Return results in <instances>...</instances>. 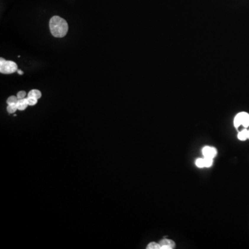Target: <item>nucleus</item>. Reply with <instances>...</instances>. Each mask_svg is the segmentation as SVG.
Segmentation results:
<instances>
[{
    "label": "nucleus",
    "mask_w": 249,
    "mask_h": 249,
    "mask_svg": "<svg viewBox=\"0 0 249 249\" xmlns=\"http://www.w3.org/2000/svg\"><path fill=\"white\" fill-rule=\"evenodd\" d=\"M50 30L53 36L63 38L68 32L69 26L67 21L59 16H54L49 22Z\"/></svg>",
    "instance_id": "nucleus-1"
},
{
    "label": "nucleus",
    "mask_w": 249,
    "mask_h": 249,
    "mask_svg": "<svg viewBox=\"0 0 249 249\" xmlns=\"http://www.w3.org/2000/svg\"><path fill=\"white\" fill-rule=\"evenodd\" d=\"M17 70V64L13 61L0 59V72L4 74H11Z\"/></svg>",
    "instance_id": "nucleus-2"
},
{
    "label": "nucleus",
    "mask_w": 249,
    "mask_h": 249,
    "mask_svg": "<svg viewBox=\"0 0 249 249\" xmlns=\"http://www.w3.org/2000/svg\"><path fill=\"white\" fill-rule=\"evenodd\" d=\"M243 125L245 128L249 126V114L246 112H240L235 117L234 126L236 128Z\"/></svg>",
    "instance_id": "nucleus-3"
},
{
    "label": "nucleus",
    "mask_w": 249,
    "mask_h": 249,
    "mask_svg": "<svg viewBox=\"0 0 249 249\" xmlns=\"http://www.w3.org/2000/svg\"><path fill=\"white\" fill-rule=\"evenodd\" d=\"M161 246V249H173L175 248V242L172 240L168 239H163L159 242Z\"/></svg>",
    "instance_id": "nucleus-4"
},
{
    "label": "nucleus",
    "mask_w": 249,
    "mask_h": 249,
    "mask_svg": "<svg viewBox=\"0 0 249 249\" xmlns=\"http://www.w3.org/2000/svg\"><path fill=\"white\" fill-rule=\"evenodd\" d=\"M202 153L204 157H209V158H215L217 155V150L215 148L206 146L202 150Z\"/></svg>",
    "instance_id": "nucleus-5"
},
{
    "label": "nucleus",
    "mask_w": 249,
    "mask_h": 249,
    "mask_svg": "<svg viewBox=\"0 0 249 249\" xmlns=\"http://www.w3.org/2000/svg\"><path fill=\"white\" fill-rule=\"evenodd\" d=\"M17 109L20 110V111H23V110L26 109L28 106V104L27 103V99L23 98V99L18 100V101L17 103Z\"/></svg>",
    "instance_id": "nucleus-6"
},
{
    "label": "nucleus",
    "mask_w": 249,
    "mask_h": 249,
    "mask_svg": "<svg viewBox=\"0 0 249 249\" xmlns=\"http://www.w3.org/2000/svg\"><path fill=\"white\" fill-rule=\"evenodd\" d=\"M42 96V93L38 89H33L28 93V97H33L37 99L40 98Z\"/></svg>",
    "instance_id": "nucleus-7"
},
{
    "label": "nucleus",
    "mask_w": 249,
    "mask_h": 249,
    "mask_svg": "<svg viewBox=\"0 0 249 249\" xmlns=\"http://www.w3.org/2000/svg\"><path fill=\"white\" fill-rule=\"evenodd\" d=\"M237 138L240 140H246L248 139V130L244 129L238 133Z\"/></svg>",
    "instance_id": "nucleus-8"
},
{
    "label": "nucleus",
    "mask_w": 249,
    "mask_h": 249,
    "mask_svg": "<svg viewBox=\"0 0 249 249\" xmlns=\"http://www.w3.org/2000/svg\"><path fill=\"white\" fill-rule=\"evenodd\" d=\"M17 109H18L17 103L11 104V105H9V106L7 107V111L9 114L14 113V112L16 111V110Z\"/></svg>",
    "instance_id": "nucleus-9"
},
{
    "label": "nucleus",
    "mask_w": 249,
    "mask_h": 249,
    "mask_svg": "<svg viewBox=\"0 0 249 249\" xmlns=\"http://www.w3.org/2000/svg\"><path fill=\"white\" fill-rule=\"evenodd\" d=\"M204 165L206 168H210L213 165V158H209V157H204Z\"/></svg>",
    "instance_id": "nucleus-10"
},
{
    "label": "nucleus",
    "mask_w": 249,
    "mask_h": 249,
    "mask_svg": "<svg viewBox=\"0 0 249 249\" xmlns=\"http://www.w3.org/2000/svg\"><path fill=\"white\" fill-rule=\"evenodd\" d=\"M147 248L148 249H161V246L160 244H157L156 242H151L147 246Z\"/></svg>",
    "instance_id": "nucleus-11"
},
{
    "label": "nucleus",
    "mask_w": 249,
    "mask_h": 249,
    "mask_svg": "<svg viewBox=\"0 0 249 249\" xmlns=\"http://www.w3.org/2000/svg\"><path fill=\"white\" fill-rule=\"evenodd\" d=\"M26 99H27V103L28 104V105H30V106H33L35 105H36L37 103H38V99L35 98L27 97L26 98Z\"/></svg>",
    "instance_id": "nucleus-12"
},
{
    "label": "nucleus",
    "mask_w": 249,
    "mask_h": 249,
    "mask_svg": "<svg viewBox=\"0 0 249 249\" xmlns=\"http://www.w3.org/2000/svg\"><path fill=\"white\" fill-rule=\"evenodd\" d=\"M18 101V98L17 96H12L9 97V98L7 99V104L8 105H11V104H15L17 103Z\"/></svg>",
    "instance_id": "nucleus-13"
},
{
    "label": "nucleus",
    "mask_w": 249,
    "mask_h": 249,
    "mask_svg": "<svg viewBox=\"0 0 249 249\" xmlns=\"http://www.w3.org/2000/svg\"><path fill=\"white\" fill-rule=\"evenodd\" d=\"M195 164L198 168H202L205 167V165H204V159H198L195 161Z\"/></svg>",
    "instance_id": "nucleus-14"
},
{
    "label": "nucleus",
    "mask_w": 249,
    "mask_h": 249,
    "mask_svg": "<svg viewBox=\"0 0 249 249\" xmlns=\"http://www.w3.org/2000/svg\"><path fill=\"white\" fill-rule=\"evenodd\" d=\"M26 96V93L25 91H19V92L17 93V97L18 100H20V99L25 98Z\"/></svg>",
    "instance_id": "nucleus-15"
},
{
    "label": "nucleus",
    "mask_w": 249,
    "mask_h": 249,
    "mask_svg": "<svg viewBox=\"0 0 249 249\" xmlns=\"http://www.w3.org/2000/svg\"><path fill=\"white\" fill-rule=\"evenodd\" d=\"M17 72H18V73H19V74H20V75H22L23 74V71H22L21 70H18L17 71Z\"/></svg>",
    "instance_id": "nucleus-16"
},
{
    "label": "nucleus",
    "mask_w": 249,
    "mask_h": 249,
    "mask_svg": "<svg viewBox=\"0 0 249 249\" xmlns=\"http://www.w3.org/2000/svg\"><path fill=\"white\" fill-rule=\"evenodd\" d=\"M248 139H249V130H248Z\"/></svg>",
    "instance_id": "nucleus-17"
}]
</instances>
